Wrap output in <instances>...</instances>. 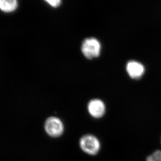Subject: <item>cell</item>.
<instances>
[{
	"label": "cell",
	"mask_w": 161,
	"mask_h": 161,
	"mask_svg": "<svg viewBox=\"0 0 161 161\" xmlns=\"http://www.w3.org/2000/svg\"><path fill=\"white\" fill-rule=\"evenodd\" d=\"M80 147L84 153L90 155H95L101 150L100 141L94 135H85L80 140Z\"/></svg>",
	"instance_id": "1"
},
{
	"label": "cell",
	"mask_w": 161,
	"mask_h": 161,
	"mask_svg": "<svg viewBox=\"0 0 161 161\" xmlns=\"http://www.w3.org/2000/svg\"><path fill=\"white\" fill-rule=\"evenodd\" d=\"M102 46L100 42L95 38L84 39L81 46V51L87 59L97 58L101 54Z\"/></svg>",
	"instance_id": "2"
},
{
	"label": "cell",
	"mask_w": 161,
	"mask_h": 161,
	"mask_svg": "<svg viewBox=\"0 0 161 161\" xmlns=\"http://www.w3.org/2000/svg\"><path fill=\"white\" fill-rule=\"evenodd\" d=\"M45 130L49 136L57 138L64 133V123L60 118L57 117H50L45 121Z\"/></svg>",
	"instance_id": "3"
},
{
	"label": "cell",
	"mask_w": 161,
	"mask_h": 161,
	"mask_svg": "<svg viewBox=\"0 0 161 161\" xmlns=\"http://www.w3.org/2000/svg\"><path fill=\"white\" fill-rule=\"evenodd\" d=\"M87 110L93 118H102L106 113L105 104L101 99H92L87 104Z\"/></svg>",
	"instance_id": "4"
},
{
	"label": "cell",
	"mask_w": 161,
	"mask_h": 161,
	"mask_svg": "<svg viewBox=\"0 0 161 161\" xmlns=\"http://www.w3.org/2000/svg\"><path fill=\"white\" fill-rule=\"evenodd\" d=\"M129 76L133 79H139L145 73V67L140 62L135 60L129 61L125 67Z\"/></svg>",
	"instance_id": "5"
},
{
	"label": "cell",
	"mask_w": 161,
	"mask_h": 161,
	"mask_svg": "<svg viewBox=\"0 0 161 161\" xmlns=\"http://www.w3.org/2000/svg\"><path fill=\"white\" fill-rule=\"evenodd\" d=\"M18 0H0V11L10 13L16 11L18 8Z\"/></svg>",
	"instance_id": "6"
},
{
	"label": "cell",
	"mask_w": 161,
	"mask_h": 161,
	"mask_svg": "<svg viewBox=\"0 0 161 161\" xmlns=\"http://www.w3.org/2000/svg\"><path fill=\"white\" fill-rule=\"evenodd\" d=\"M146 161H161V150H157L147 157Z\"/></svg>",
	"instance_id": "7"
},
{
	"label": "cell",
	"mask_w": 161,
	"mask_h": 161,
	"mask_svg": "<svg viewBox=\"0 0 161 161\" xmlns=\"http://www.w3.org/2000/svg\"><path fill=\"white\" fill-rule=\"evenodd\" d=\"M48 4L53 8H58L61 4L62 0H44Z\"/></svg>",
	"instance_id": "8"
}]
</instances>
